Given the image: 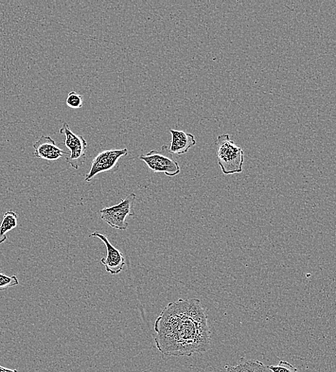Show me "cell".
I'll use <instances>...</instances> for the list:
<instances>
[{
    "instance_id": "1",
    "label": "cell",
    "mask_w": 336,
    "mask_h": 372,
    "mask_svg": "<svg viewBox=\"0 0 336 372\" xmlns=\"http://www.w3.org/2000/svg\"><path fill=\"white\" fill-rule=\"evenodd\" d=\"M155 342L168 357H190L210 349L211 333L201 300L180 298L169 303L154 325Z\"/></svg>"
},
{
    "instance_id": "2",
    "label": "cell",
    "mask_w": 336,
    "mask_h": 372,
    "mask_svg": "<svg viewBox=\"0 0 336 372\" xmlns=\"http://www.w3.org/2000/svg\"><path fill=\"white\" fill-rule=\"evenodd\" d=\"M217 146L218 163L225 175L240 173L243 171L244 153L228 134H223L218 137Z\"/></svg>"
},
{
    "instance_id": "3",
    "label": "cell",
    "mask_w": 336,
    "mask_h": 372,
    "mask_svg": "<svg viewBox=\"0 0 336 372\" xmlns=\"http://www.w3.org/2000/svg\"><path fill=\"white\" fill-rule=\"evenodd\" d=\"M136 195L131 193L125 199H121L120 204L104 208L100 210V218L113 228L126 230L128 227L127 219L133 217V207Z\"/></svg>"
},
{
    "instance_id": "4",
    "label": "cell",
    "mask_w": 336,
    "mask_h": 372,
    "mask_svg": "<svg viewBox=\"0 0 336 372\" xmlns=\"http://www.w3.org/2000/svg\"><path fill=\"white\" fill-rule=\"evenodd\" d=\"M139 158L154 173H164L169 177L178 175L181 173L179 163L172 157L167 146H164L160 151L153 150L141 155Z\"/></svg>"
},
{
    "instance_id": "5",
    "label": "cell",
    "mask_w": 336,
    "mask_h": 372,
    "mask_svg": "<svg viewBox=\"0 0 336 372\" xmlns=\"http://www.w3.org/2000/svg\"><path fill=\"white\" fill-rule=\"evenodd\" d=\"M128 153L127 149L108 150L100 153L93 159L91 171L85 175V181L91 182L98 174L113 170L120 158L126 156Z\"/></svg>"
},
{
    "instance_id": "6",
    "label": "cell",
    "mask_w": 336,
    "mask_h": 372,
    "mask_svg": "<svg viewBox=\"0 0 336 372\" xmlns=\"http://www.w3.org/2000/svg\"><path fill=\"white\" fill-rule=\"evenodd\" d=\"M90 237L100 239L107 249V256L100 260V263L104 265L106 271L112 275L119 274L126 265V259L122 254L110 242L107 237L96 232L91 234Z\"/></svg>"
},
{
    "instance_id": "7",
    "label": "cell",
    "mask_w": 336,
    "mask_h": 372,
    "mask_svg": "<svg viewBox=\"0 0 336 372\" xmlns=\"http://www.w3.org/2000/svg\"><path fill=\"white\" fill-rule=\"evenodd\" d=\"M33 148L34 156L46 161H57L63 155H69V153L61 150L56 145V141L49 136L42 135L33 144Z\"/></svg>"
},
{
    "instance_id": "8",
    "label": "cell",
    "mask_w": 336,
    "mask_h": 372,
    "mask_svg": "<svg viewBox=\"0 0 336 372\" xmlns=\"http://www.w3.org/2000/svg\"><path fill=\"white\" fill-rule=\"evenodd\" d=\"M171 133V144L169 151L172 154L183 155L197 145V140L193 135L184 131L170 130Z\"/></svg>"
},
{
    "instance_id": "9",
    "label": "cell",
    "mask_w": 336,
    "mask_h": 372,
    "mask_svg": "<svg viewBox=\"0 0 336 372\" xmlns=\"http://www.w3.org/2000/svg\"><path fill=\"white\" fill-rule=\"evenodd\" d=\"M60 133L65 135V145L70 153L78 150H86L87 146L86 140L82 135H78L70 130L67 122H63Z\"/></svg>"
},
{
    "instance_id": "10",
    "label": "cell",
    "mask_w": 336,
    "mask_h": 372,
    "mask_svg": "<svg viewBox=\"0 0 336 372\" xmlns=\"http://www.w3.org/2000/svg\"><path fill=\"white\" fill-rule=\"evenodd\" d=\"M226 372H272L268 366L259 361L241 358L236 366H226Z\"/></svg>"
},
{
    "instance_id": "11",
    "label": "cell",
    "mask_w": 336,
    "mask_h": 372,
    "mask_svg": "<svg viewBox=\"0 0 336 372\" xmlns=\"http://www.w3.org/2000/svg\"><path fill=\"white\" fill-rule=\"evenodd\" d=\"M17 226V215L15 212L8 210L5 212L0 225V244L8 239L7 234Z\"/></svg>"
},
{
    "instance_id": "12",
    "label": "cell",
    "mask_w": 336,
    "mask_h": 372,
    "mask_svg": "<svg viewBox=\"0 0 336 372\" xmlns=\"http://www.w3.org/2000/svg\"><path fill=\"white\" fill-rule=\"evenodd\" d=\"M17 285H19V281L16 276H10L0 273V292Z\"/></svg>"
},
{
    "instance_id": "13",
    "label": "cell",
    "mask_w": 336,
    "mask_h": 372,
    "mask_svg": "<svg viewBox=\"0 0 336 372\" xmlns=\"http://www.w3.org/2000/svg\"><path fill=\"white\" fill-rule=\"evenodd\" d=\"M83 96L75 91L70 92L67 98L66 104L69 108L80 109L83 105Z\"/></svg>"
},
{
    "instance_id": "14",
    "label": "cell",
    "mask_w": 336,
    "mask_h": 372,
    "mask_svg": "<svg viewBox=\"0 0 336 372\" xmlns=\"http://www.w3.org/2000/svg\"><path fill=\"white\" fill-rule=\"evenodd\" d=\"M272 372H298L291 364L286 361H280L278 365L268 366Z\"/></svg>"
},
{
    "instance_id": "15",
    "label": "cell",
    "mask_w": 336,
    "mask_h": 372,
    "mask_svg": "<svg viewBox=\"0 0 336 372\" xmlns=\"http://www.w3.org/2000/svg\"><path fill=\"white\" fill-rule=\"evenodd\" d=\"M0 372H19L16 369H10L4 366H0Z\"/></svg>"
}]
</instances>
